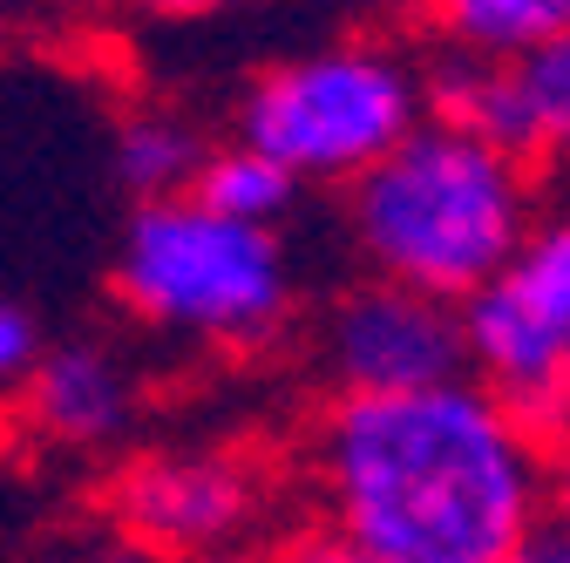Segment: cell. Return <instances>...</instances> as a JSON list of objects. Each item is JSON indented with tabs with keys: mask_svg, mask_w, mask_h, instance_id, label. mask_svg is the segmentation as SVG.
<instances>
[{
	"mask_svg": "<svg viewBox=\"0 0 570 563\" xmlns=\"http://www.w3.org/2000/svg\"><path fill=\"white\" fill-rule=\"evenodd\" d=\"M543 421L469 374L449 387L333 401L306 428V496L361 563H517L550 516Z\"/></svg>",
	"mask_w": 570,
	"mask_h": 563,
	"instance_id": "cell-1",
	"label": "cell"
},
{
	"mask_svg": "<svg viewBox=\"0 0 570 563\" xmlns=\"http://www.w3.org/2000/svg\"><path fill=\"white\" fill-rule=\"evenodd\" d=\"M543 210V177L482 136L428 116L367 177L340 190V238L361 278L462 306Z\"/></svg>",
	"mask_w": 570,
	"mask_h": 563,
	"instance_id": "cell-2",
	"label": "cell"
},
{
	"mask_svg": "<svg viewBox=\"0 0 570 563\" xmlns=\"http://www.w3.org/2000/svg\"><path fill=\"white\" fill-rule=\"evenodd\" d=\"M428 116V61L387 28H346L252 68L232 102V144L272 157L299 190H346Z\"/></svg>",
	"mask_w": 570,
	"mask_h": 563,
	"instance_id": "cell-3",
	"label": "cell"
},
{
	"mask_svg": "<svg viewBox=\"0 0 570 563\" xmlns=\"http://www.w3.org/2000/svg\"><path fill=\"white\" fill-rule=\"evenodd\" d=\"M109 278L142 333L197 354H258L299 319V258L285 231L218 218L197 197L136 204Z\"/></svg>",
	"mask_w": 570,
	"mask_h": 563,
	"instance_id": "cell-4",
	"label": "cell"
},
{
	"mask_svg": "<svg viewBox=\"0 0 570 563\" xmlns=\"http://www.w3.org/2000/svg\"><path fill=\"white\" fill-rule=\"evenodd\" d=\"M455 313L469 381L557 435L570 401V190L543 197L510 258Z\"/></svg>",
	"mask_w": 570,
	"mask_h": 563,
	"instance_id": "cell-5",
	"label": "cell"
},
{
	"mask_svg": "<svg viewBox=\"0 0 570 563\" xmlns=\"http://www.w3.org/2000/svg\"><path fill=\"white\" fill-rule=\"evenodd\" d=\"M272 523V488L238 448H142L109 475V530L164 563H218Z\"/></svg>",
	"mask_w": 570,
	"mask_h": 563,
	"instance_id": "cell-6",
	"label": "cell"
},
{
	"mask_svg": "<svg viewBox=\"0 0 570 563\" xmlns=\"http://www.w3.org/2000/svg\"><path fill=\"white\" fill-rule=\"evenodd\" d=\"M313 360L333 401H387L449 387L469 374L462 360V313L387 286V278H346L313 319Z\"/></svg>",
	"mask_w": 570,
	"mask_h": 563,
	"instance_id": "cell-7",
	"label": "cell"
},
{
	"mask_svg": "<svg viewBox=\"0 0 570 563\" xmlns=\"http://www.w3.org/2000/svg\"><path fill=\"white\" fill-rule=\"evenodd\" d=\"M435 116L495 144L523 170H570V34L523 61H435L428 68Z\"/></svg>",
	"mask_w": 570,
	"mask_h": 563,
	"instance_id": "cell-8",
	"label": "cell"
},
{
	"mask_svg": "<svg viewBox=\"0 0 570 563\" xmlns=\"http://www.w3.org/2000/svg\"><path fill=\"white\" fill-rule=\"evenodd\" d=\"M21 421L28 435L55 455H109L129 442L136 407H142V381L136 367L102 339H61L41 354L35 381L21 387Z\"/></svg>",
	"mask_w": 570,
	"mask_h": 563,
	"instance_id": "cell-9",
	"label": "cell"
},
{
	"mask_svg": "<svg viewBox=\"0 0 570 563\" xmlns=\"http://www.w3.org/2000/svg\"><path fill=\"white\" fill-rule=\"evenodd\" d=\"M414 21L449 61H523L570 34V0H421Z\"/></svg>",
	"mask_w": 570,
	"mask_h": 563,
	"instance_id": "cell-10",
	"label": "cell"
},
{
	"mask_svg": "<svg viewBox=\"0 0 570 563\" xmlns=\"http://www.w3.org/2000/svg\"><path fill=\"white\" fill-rule=\"evenodd\" d=\"M210 144L204 129L184 116V109H164V102H142L116 122L109 136V164H116V184L136 197V204H164V197H190L197 170H204Z\"/></svg>",
	"mask_w": 570,
	"mask_h": 563,
	"instance_id": "cell-11",
	"label": "cell"
},
{
	"mask_svg": "<svg viewBox=\"0 0 570 563\" xmlns=\"http://www.w3.org/2000/svg\"><path fill=\"white\" fill-rule=\"evenodd\" d=\"M190 197H197L204 210H218V218L285 231V218H293V204H299L306 190L285 177L272 157H258V150H245V144H232V136H225V144H210V157H204Z\"/></svg>",
	"mask_w": 570,
	"mask_h": 563,
	"instance_id": "cell-12",
	"label": "cell"
},
{
	"mask_svg": "<svg viewBox=\"0 0 570 563\" xmlns=\"http://www.w3.org/2000/svg\"><path fill=\"white\" fill-rule=\"evenodd\" d=\"M41 354H48L41 313L21 306V299H0V401H21V387L35 381Z\"/></svg>",
	"mask_w": 570,
	"mask_h": 563,
	"instance_id": "cell-13",
	"label": "cell"
},
{
	"mask_svg": "<svg viewBox=\"0 0 570 563\" xmlns=\"http://www.w3.org/2000/svg\"><path fill=\"white\" fill-rule=\"evenodd\" d=\"M109 8L142 21V28H210V21L252 8V0H109Z\"/></svg>",
	"mask_w": 570,
	"mask_h": 563,
	"instance_id": "cell-14",
	"label": "cell"
},
{
	"mask_svg": "<svg viewBox=\"0 0 570 563\" xmlns=\"http://www.w3.org/2000/svg\"><path fill=\"white\" fill-rule=\"evenodd\" d=\"M265 563H361V556H353L326 523H313V516H306L299 530H285V536L272 543V556H265Z\"/></svg>",
	"mask_w": 570,
	"mask_h": 563,
	"instance_id": "cell-15",
	"label": "cell"
},
{
	"mask_svg": "<svg viewBox=\"0 0 570 563\" xmlns=\"http://www.w3.org/2000/svg\"><path fill=\"white\" fill-rule=\"evenodd\" d=\"M299 8L333 14V21H361V28H387V21L421 14V0H299Z\"/></svg>",
	"mask_w": 570,
	"mask_h": 563,
	"instance_id": "cell-16",
	"label": "cell"
},
{
	"mask_svg": "<svg viewBox=\"0 0 570 563\" xmlns=\"http://www.w3.org/2000/svg\"><path fill=\"white\" fill-rule=\"evenodd\" d=\"M48 563H164V556H150V550H136V543L109 536V543H82V550H61V556H48Z\"/></svg>",
	"mask_w": 570,
	"mask_h": 563,
	"instance_id": "cell-17",
	"label": "cell"
},
{
	"mask_svg": "<svg viewBox=\"0 0 570 563\" xmlns=\"http://www.w3.org/2000/svg\"><path fill=\"white\" fill-rule=\"evenodd\" d=\"M550 523L570 530V435H557L550 448Z\"/></svg>",
	"mask_w": 570,
	"mask_h": 563,
	"instance_id": "cell-18",
	"label": "cell"
},
{
	"mask_svg": "<svg viewBox=\"0 0 570 563\" xmlns=\"http://www.w3.org/2000/svg\"><path fill=\"white\" fill-rule=\"evenodd\" d=\"M517 563H570V530L543 516V530H537V536L517 550Z\"/></svg>",
	"mask_w": 570,
	"mask_h": 563,
	"instance_id": "cell-19",
	"label": "cell"
},
{
	"mask_svg": "<svg viewBox=\"0 0 570 563\" xmlns=\"http://www.w3.org/2000/svg\"><path fill=\"white\" fill-rule=\"evenodd\" d=\"M557 435H570V401H563V414H557Z\"/></svg>",
	"mask_w": 570,
	"mask_h": 563,
	"instance_id": "cell-20",
	"label": "cell"
},
{
	"mask_svg": "<svg viewBox=\"0 0 570 563\" xmlns=\"http://www.w3.org/2000/svg\"><path fill=\"white\" fill-rule=\"evenodd\" d=\"M0 48H8V8H0Z\"/></svg>",
	"mask_w": 570,
	"mask_h": 563,
	"instance_id": "cell-21",
	"label": "cell"
}]
</instances>
